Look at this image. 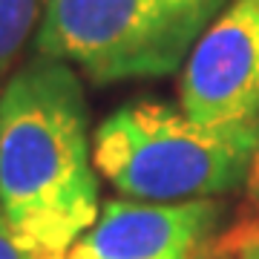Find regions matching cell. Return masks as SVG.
<instances>
[{
	"instance_id": "1",
	"label": "cell",
	"mask_w": 259,
	"mask_h": 259,
	"mask_svg": "<svg viewBox=\"0 0 259 259\" xmlns=\"http://www.w3.org/2000/svg\"><path fill=\"white\" fill-rule=\"evenodd\" d=\"M0 213L49 259L101 213L83 78L61 61L35 55L0 93Z\"/></svg>"
},
{
	"instance_id": "2",
	"label": "cell",
	"mask_w": 259,
	"mask_h": 259,
	"mask_svg": "<svg viewBox=\"0 0 259 259\" xmlns=\"http://www.w3.org/2000/svg\"><path fill=\"white\" fill-rule=\"evenodd\" d=\"M259 127L216 130L164 98L127 101L95 127L93 158L130 202L185 204L248 185Z\"/></svg>"
},
{
	"instance_id": "3",
	"label": "cell",
	"mask_w": 259,
	"mask_h": 259,
	"mask_svg": "<svg viewBox=\"0 0 259 259\" xmlns=\"http://www.w3.org/2000/svg\"><path fill=\"white\" fill-rule=\"evenodd\" d=\"M231 0H47L35 52L72 66L83 81L182 72L199 37Z\"/></svg>"
},
{
	"instance_id": "4",
	"label": "cell",
	"mask_w": 259,
	"mask_h": 259,
	"mask_svg": "<svg viewBox=\"0 0 259 259\" xmlns=\"http://www.w3.org/2000/svg\"><path fill=\"white\" fill-rule=\"evenodd\" d=\"M179 107L216 130L259 127V0H231L179 75Z\"/></svg>"
},
{
	"instance_id": "5",
	"label": "cell",
	"mask_w": 259,
	"mask_h": 259,
	"mask_svg": "<svg viewBox=\"0 0 259 259\" xmlns=\"http://www.w3.org/2000/svg\"><path fill=\"white\" fill-rule=\"evenodd\" d=\"M225 222L219 199L185 204L107 202L66 259H213Z\"/></svg>"
},
{
	"instance_id": "6",
	"label": "cell",
	"mask_w": 259,
	"mask_h": 259,
	"mask_svg": "<svg viewBox=\"0 0 259 259\" xmlns=\"http://www.w3.org/2000/svg\"><path fill=\"white\" fill-rule=\"evenodd\" d=\"M47 0H0V93L18 69L20 52L35 37Z\"/></svg>"
},
{
	"instance_id": "7",
	"label": "cell",
	"mask_w": 259,
	"mask_h": 259,
	"mask_svg": "<svg viewBox=\"0 0 259 259\" xmlns=\"http://www.w3.org/2000/svg\"><path fill=\"white\" fill-rule=\"evenodd\" d=\"M0 259H49L44 250H37L29 239H23L0 213Z\"/></svg>"
},
{
	"instance_id": "8",
	"label": "cell",
	"mask_w": 259,
	"mask_h": 259,
	"mask_svg": "<svg viewBox=\"0 0 259 259\" xmlns=\"http://www.w3.org/2000/svg\"><path fill=\"white\" fill-rule=\"evenodd\" d=\"M233 242L239 248V259H259V225L242 228Z\"/></svg>"
},
{
	"instance_id": "9",
	"label": "cell",
	"mask_w": 259,
	"mask_h": 259,
	"mask_svg": "<svg viewBox=\"0 0 259 259\" xmlns=\"http://www.w3.org/2000/svg\"><path fill=\"white\" fill-rule=\"evenodd\" d=\"M245 193L253 204H259V153L253 158V167H250V176H248V185H245Z\"/></svg>"
},
{
	"instance_id": "10",
	"label": "cell",
	"mask_w": 259,
	"mask_h": 259,
	"mask_svg": "<svg viewBox=\"0 0 259 259\" xmlns=\"http://www.w3.org/2000/svg\"><path fill=\"white\" fill-rule=\"evenodd\" d=\"M222 259H228V256H222Z\"/></svg>"
}]
</instances>
